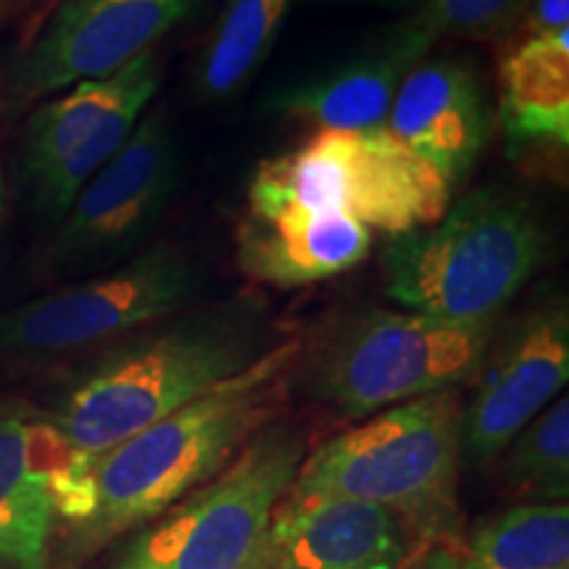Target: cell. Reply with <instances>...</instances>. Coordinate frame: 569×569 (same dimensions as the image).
<instances>
[{
    "instance_id": "obj_1",
    "label": "cell",
    "mask_w": 569,
    "mask_h": 569,
    "mask_svg": "<svg viewBox=\"0 0 569 569\" xmlns=\"http://www.w3.org/2000/svg\"><path fill=\"white\" fill-rule=\"evenodd\" d=\"M298 351L301 338H282L243 372L92 459L88 515L63 538V565H80L217 478L277 419Z\"/></svg>"
},
{
    "instance_id": "obj_2",
    "label": "cell",
    "mask_w": 569,
    "mask_h": 569,
    "mask_svg": "<svg viewBox=\"0 0 569 569\" xmlns=\"http://www.w3.org/2000/svg\"><path fill=\"white\" fill-rule=\"evenodd\" d=\"M280 340L259 296L184 306L92 361L46 422L77 457L92 461L243 372Z\"/></svg>"
},
{
    "instance_id": "obj_3",
    "label": "cell",
    "mask_w": 569,
    "mask_h": 569,
    "mask_svg": "<svg viewBox=\"0 0 569 569\" xmlns=\"http://www.w3.org/2000/svg\"><path fill=\"white\" fill-rule=\"evenodd\" d=\"M549 227L525 196L478 188L427 230L390 238L386 296L453 322L498 319L549 256Z\"/></svg>"
},
{
    "instance_id": "obj_4",
    "label": "cell",
    "mask_w": 569,
    "mask_h": 569,
    "mask_svg": "<svg viewBox=\"0 0 569 569\" xmlns=\"http://www.w3.org/2000/svg\"><path fill=\"white\" fill-rule=\"evenodd\" d=\"M461 417L457 388L377 411L306 453L290 490L377 503L417 538L448 543L459 522Z\"/></svg>"
},
{
    "instance_id": "obj_5",
    "label": "cell",
    "mask_w": 569,
    "mask_h": 569,
    "mask_svg": "<svg viewBox=\"0 0 569 569\" xmlns=\"http://www.w3.org/2000/svg\"><path fill=\"white\" fill-rule=\"evenodd\" d=\"M498 319L453 322L422 311L359 309L332 317L306 343L293 380L315 401L365 419L467 382L486 359Z\"/></svg>"
},
{
    "instance_id": "obj_6",
    "label": "cell",
    "mask_w": 569,
    "mask_h": 569,
    "mask_svg": "<svg viewBox=\"0 0 569 569\" xmlns=\"http://www.w3.org/2000/svg\"><path fill=\"white\" fill-rule=\"evenodd\" d=\"M448 206L451 184L388 124L319 130L296 151L261 161L248 184V217L346 213L390 238L427 230Z\"/></svg>"
},
{
    "instance_id": "obj_7",
    "label": "cell",
    "mask_w": 569,
    "mask_h": 569,
    "mask_svg": "<svg viewBox=\"0 0 569 569\" xmlns=\"http://www.w3.org/2000/svg\"><path fill=\"white\" fill-rule=\"evenodd\" d=\"M309 453L301 427H261L217 478L132 530L106 569H267L269 519Z\"/></svg>"
},
{
    "instance_id": "obj_8",
    "label": "cell",
    "mask_w": 569,
    "mask_h": 569,
    "mask_svg": "<svg viewBox=\"0 0 569 569\" xmlns=\"http://www.w3.org/2000/svg\"><path fill=\"white\" fill-rule=\"evenodd\" d=\"M203 269L174 246H156L124 267L0 311V361L46 359L106 340L193 306Z\"/></svg>"
},
{
    "instance_id": "obj_9",
    "label": "cell",
    "mask_w": 569,
    "mask_h": 569,
    "mask_svg": "<svg viewBox=\"0 0 569 569\" xmlns=\"http://www.w3.org/2000/svg\"><path fill=\"white\" fill-rule=\"evenodd\" d=\"M161 82L156 51L46 98L27 113L19 182L32 209L59 222L80 190L122 151Z\"/></svg>"
},
{
    "instance_id": "obj_10",
    "label": "cell",
    "mask_w": 569,
    "mask_h": 569,
    "mask_svg": "<svg viewBox=\"0 0 569 569\" xmlns=\"http://www.w3.org/2000/svg\"><path fill=\"white\" fill-rule=\"evenodd\" d=\"M206 0H56L3 74L0 117L13 119L71 84L111 74L190 19Z\"/></svg>"
},
{
    "instance_id": "obj_11",
    "label": "cell",
    "mask_w": 569,
    "mask_h": 569,
    "mask_svg": "<svg viewBox=\"0 0 569 569\" xmlns=\"http://www.w3.org/2000/svg\"><path fill=\"white\" fill-rule=\"evenodd\" d=\"M180 180V153L159 113L140 119L122 151L80 190L59 219L48 264L53 272L103 264L156 224Z\"/></svg>"
},
{
    "instance_id": "obj_12",
    "label": "cell",
    "mask_w": 569,
    "mask_h": 569,
    "mask_svg": "<svg viewBox=\"0 0 569 569\" xmlns=\"http://www.w3.org/2000/svg\"><path fill=\"white\" fill-rule=\"evenodd\" d=\"M461 417V451L478 465L498 459L511 438L559 398L569 380V311L546 298L496 330Z\"/></svg>"
},
{
    "instance_id": "obj_13",
    "label": "cell",
    "mask_w": 569,
    "mask_h": 569,
    "mask_svg": "<svg viewBox=\"0 0 569 569\" xmlns=\"http://www.w3.org/2000/svg\"><path fill=\"white\" fill-rule=\"evenodd\" d=\"M415 540L377 503L288 490L269 519L267 569H401Z\"/></svg>"
},
{
    "instance_id": "obj_14",
    "label": "cell",
    "mask_w": 569,
    "mask_h": 569,
    "mask_svg": "<svg viewBox=\"0 0 569 569\" xmlns=\"http://www.w3.org/2000/svg\"><path fill=\"white\" fill-rule=\"evenodd\" d=\"M388 130L457 184L472 172L493 132L478 67L457 53H427L398 84Z\"/></svg>"
},
{
    "instance_id": "obj_15",
    "label": "cell",
    "mask_w": 569,
    "mask_h": 569,
    "mask_svg": "<svg viewBox=\"0 0 569 569\" xmlns=\"http://www.w3.org/2000/svg\"><path fill=\"white\" fill-rule=\"evenodd\" d=\"M74 451L48 422L0 417V569H51Z\"/></svg>"
},
{
    "instance_id": "obj_16",
    "label": "cell",
    "mask_w": 569,
    "mask_h": 569,
    "mask_svg": "<svg viewBox=\"0 0 569 569\" xmlns=\"http://www.w3.org/2000/svg\"><path fill=\"white\" fill-rule=\"evenodd\" d=\"M432 48L401 19L367 51L315 80L288 84L269 96L267 109L317 124L319 130H369L388 122L398 84Z\"/></svg>"
},
{
    "instance_id": "obj_17",
    "label": "cell",
    "mask_w": 569,
    "mask_h": 569,
    "mask_svg": "<svg viewBox=\"0 0 569 569\" xmlns=\"http://www.w3.org/2000/svg\"><path fill=\"white\" fill-rule=\"evenodd\" d=\"M238 267L253 282L303 288L359 267L372 232L346 213L246 217L238 227Z\"/></svg>"
},
{
    "instance_id": "obj_18",
    "label": "cell",
    "mask_w": 569,
    "mask_h": 569,
    "mask_svg": "<svg viewBox=\"0 0 569 569\" xmlns=\"http://www.w3.org/2000/svg\"><path fill=\"white\" fill-rule=\"evenodd\" d=\"M498 124L509 153L567 151L569 30L519 38L501 56Z\"/></svg>"
},
{
    "instance_id": "obj_19",
    "label": "cell",
    "mask_w": 569,
    "mask_h": 569,
    "mask_svg": "<svg viewBox=\"0 0 569 569\" xmlns=\"http://www.w3.org/2000/svg\"><path fill=\"white\" fill-rule=\"evenodd\" d=\"M296 0H224L196 67V96L224 103L269 59Z\"/></svg>"
},
{
    "instance_id": "obj_20",
    "label": "cell",
    "mask_w": 569,
    "mask_h": 569,
    "mask_svg": "<svg viewBox=\"0 0 569 569\" xmlns=\"http://www.w3.org/2000/svg\"><path fill=\"white\" fill-rule=\"evenodd\" d=\"M459 569H569L567 501H528L482 522Z\"/></svg>"
},
{
    "instance_id": "obj_21",
    "label": "cell",
    "mask_w": 569,
    "mask_h": 569,
    "mask_svg": "<svg viewBox=\"0 0 569 569\" xmlns=\"http://www.w3.org/2000/svg\"><path fill=\"white\" fill-rule=\"evenodd\" d=\"M501 480L530 501H567L569 496V398L559 396L503 448Z\"/></svg>"
},
{
    "instance_id": "obj_22",
    "label": "cell",
    "mask_w": 569,
    "mask_h": 569,
    "mask_svg": "<svg viewBox=\"0 0 569 569\" xmlns=\"http://www.w3.org/2000/svg\"><path fill=\"white\" fill-rule=\"evenodd\" d=\"M528 0H427L407 21L427 46L440 40L490 42L509 38Z\"/></svg>"
},
{
    "instance_id": "obj_23",
    "label": "cell",
    "mask_w": 569,
    "mask_h": 569,
    "mask_svg": "<svg viewBox=\"0 0 569 569\" xmlns=\"http://www.w3.org/2000/svg\"><path fill=\"white\" fill-rule=\"evenodd\" d=\"M522 38L569 30V0H528L519 19Z\"/></svg>"
},
{
    "instance_id": "obj_24",
    "label": "cell",
    "mask_w": 569,
    "mask_h": 569,
    "mask_svg": "<svg viewBox=\"0 0 569 569\" xmlns=\"http://www.w3.org/2000/svg\"><path fill=\"white\" fill-rule=\"evenodd\" d=\"M401 569H459V549L451 543H436L417 559H409Z\"/></svg>"
},
{
    "instance_id": "obj_25",
    "label": "cell",
    "mask_w": 569,
    "mask_h": 569,
    "mask_svg": "<svg viewBox=\"0 0 569 569\" xmlns=\"http://www.w3.org/2000/svg\"><path fill=\"white\" fill-rule=\"evenodd\" d=\"M322 3H365V6H380V9L393 11H417L422 9L427 0H322Z\"/></svg>"
},
{
    "instance_id": "obj_26",
    "label": "cell",
    "mask_w": 569,
    "mask_h": 569,
    "mask_svg": "<svg viewBox=\"0 0 569 569\" xmlns=\"http://www.w3.org/2000/svg\"><path fill=\"white\" fill-rule=\"evenodd\" d=\"M53 3L56 0H24V3H21V9L30 11V32L40 24V19L51 11Z\"/></svg>"
},
{
    "instance_id": "obj_27",
    "label": "cell",
    "mask_w": 569,
    "mask_h": 569,
    "mask_svg": "<svg viewBox=\"0 0 569 569\" xmlns=\"http://www.w3.org/2000/svg\"><path fill=\"white\" fill-rule=\"evenodd\" d=\"M21 3H24V0H0V24L11 17V11L21 9Z\"/></svg>"
},
{
    "instance_id": "obj_28",
    "label": "cell",
    "mask_w": 569,
    "mask_h": 569,
    "mask_svg": "<svg viewBox=\"0 0 569 569\" xmlns=\"http://www.w3.org/2000/svg\"><path fill=\"white\" fill-rule=\"evenodd\" d=\"M3 213H6V182H3V174H0V224H3Z\"/></svg>"
}]
</instances>
